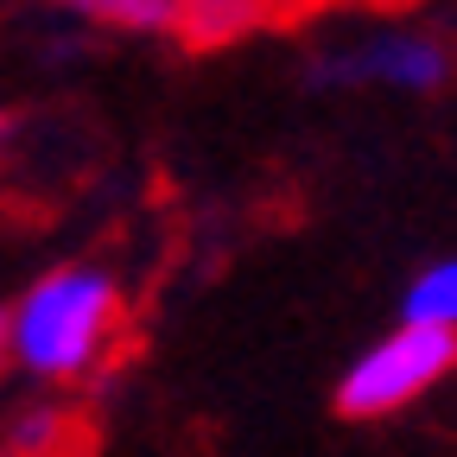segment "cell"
<instances>
[{"label": "cell", "mask_w": 457, "mask_h": 457, "mask_svg": "<svg viewBox=\"0 0 457 457\" xmlns=\"http://www.w3.org/2000/svg\"><path fill=\"white\" fill-rule=\"evenodd\" d=\"M114 324H121L114 273L89 261H64L38 273L7 305V362L32 381H83L102 369Z\"/></svg>", "instance_id": "6da1fadb"}, {"label": "cell", "mask_w": 457, "mask_h": 457, "mask_svg": "<svg viewBox=\"0 0 457 457\" xmlns=\"http://www.w3.org/2000/svg\"><path fill=\"white\" fill-rule=\"evenodd\" d=\"M457 83V45L432 26H369L305 57V89H387V96H438Z\"/></svg>", "instance_id": "7a4b0ae2"}, {"label": "cell", "mask_w": 457, "mask_h": 457, "mask_svg": "<svg viewBox=\"0 0 457 457\" xmlns=\"http://www.w3.org/2000/svg\"><path fill=\"white\" fill-rule=\"evenodd\" d=\"M451 369H457V330L394 324V330H381L369 350L337 375V413L387 420L400 407H413V400H426Z\"/></svg>", "instance_id": "3957f363"}, {"label": "cell", "mask_w": 457, "mask_h": 457, "mask_svg": "<svg viewBox=\"0 0 457 457\" xmlns=\"http://www.w3.org/2000/svg\"><path fill=\"white\" fill-rule=\"evenodd\" d=\"M64 20L77 26H102V32H179L185 0H51Z\"/></svg>", "instance_id": "277c9868"}, {"label": "cell", "mask_w": 457, "mask_h": 457, "mask_svg": "<svg viewBox=\"0 0 457 457\" xmlns=\"http://www.w3.org/2000/svg\"><path fill=\"white\" fill-rule=\"evenodd\" d=\"M400 324L457 330V254H438L407 279V293H400Z\"/></svg>", "instance_id": "5b68a950"}, {"label": "cell", "mask_w": 457, "mask_h": 457, "mask_svg": "<svg viewBox=\"0 0 457 457\" xmlns=\"http://www.w3.org/2000/svg\"><path fill=\"white\" fill-rule=\"evenodd\" d=\"M261 20V0H185V20L179 32L191 45H222V38H236Z\"/></svg>", "instance_id": "8992f818"}, {"label": "cell", "mask_w": 457, "mask_h": 457, "mask_svg": "<svg viewBox=\"0 0 457 457\" xmlns=\"http://www.w3.org/2000/svg\"><path fill=\"white\" fill-rule=\"evenodd\" d=\"M64 438H71V420L57 413V407H26L7 426V445H0V451H13V457H57Z\"/></svg>", "instance_id": "52a82bcc"}, {"label": "cell", "mask_w": 457, "mask_h": 457, "mask_svg": "<svg viewBox=\"0 0 457 457\" xmlns=\"http://www.w3.org/2000/svg\"><path fill=\"white\" fill-rule=\"evenodd\" d=\"M7 140H13V114H0V153H7Z\"/></svg>", "instance_id": "ba28073f"}, {"label": "cell", "mask_w": 457, "mask_h": 457, "mask_svg": "<svg viewBox=\"0 0 457 457\" xmlns=\"http://www.w3.org/2000/svg\"><path fill=\"white\" fill-rule=\"evenodd\" d=\"M0 362H7V312H0Z\"/></svg>", "instance_id": "9c48e42d"}, {"label": "cell", "mask_w": 457, "mask_h": 457, "mask_svg": "<svg viewBox=\"0 0 457 457\" xmlns=\"http://www.w3.org/2000/svg\"><path fill=\"white\" fill-rule=\"evenodd\" d=\"M0 457H13V451H0Z\"/></svg>", "instance_id": "30bf717a"}]
</instances>
